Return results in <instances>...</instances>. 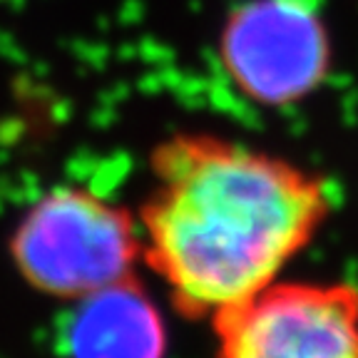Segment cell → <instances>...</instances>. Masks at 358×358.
<instances>
[{"instance_id": "4", "label": "cell", "mask_w": 358, "mask_h": 358, "mask_svg": "<svg viewBox=\"0 0 358 358\" xmlns=\"http://www.w3.org/2000/svg\"><path fill=\"white\" fill-rule=\"evenodd\" d=\"M217 358H358V289L274 281L212 316Z\"/></svg>"}, {"instance_id": "3", "label": "cell", "mask_w": 358, "mask_h": 358, "mask_svg": "<svg viewBox=\"0 0 358 358\" xmlns=\"http://www.w3.org/2000/svg\"><path fill=\"white\" fill-rule=\"evenodd\" d=\"M217 62L229 87L257 107L311 100L336 62L324 0H236L219 25Z\"/></svg>"}, {"instance_id": "5", "label": "cell", "mask_w": 358, "mask_h": 358, "mask_svg": "<svg viewBox=\"0 0 358 358\" xmlns=\"http://www.w3.org/2000/svg\"><path fill=\"white\" fill-rule=\"evenodd\" d=\"M162 316L137 276L80 299L67 331L73 358H162Z\"/></svg>"}, {"instance_id": "2", "label": "cell", "mask_w": 358, "mask_h": 358, "mask_svg": "<svg viewBox=\"0 0 358 358\" xmlns=\"http://www.w3.org/2000/svg\"><path fill=\"white\" fill-rule=\"evenodd\" d=\"M8 249L28 286L45 296L80 301L132 279L142 236L124 207L87 187L62 185L33 201Z\"/></svg>"}, {"instance_id": "1", "label": "cell", "mask_w": 358, "mask_h": 358, "mask_svg": "<svg viewBox=\"0 0 358 358\" xmlns=\"http://www.w3.org/2000/svg\"><path fill=\"white\" fill-rule=\"evenodd\" d=\"M147 162L142 259L187 319H212L274 284L334 207L316 172L222 134H167Z\"/></svg>"}]
</instances>
